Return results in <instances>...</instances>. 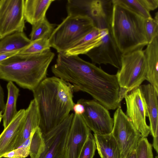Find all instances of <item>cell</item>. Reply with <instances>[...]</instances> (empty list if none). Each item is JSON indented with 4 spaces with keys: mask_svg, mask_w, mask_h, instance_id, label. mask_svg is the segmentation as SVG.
Masks as SVG:
<instances>
[{
    "mask_svg": "<svg viewBox=\"0 0 158 158\" xmlns=\"http://www.w3.org/2000/svg\"><path fill=\"white\" fill-rule=\"evenodd\" d=\"M32 92L40 114L39 127L44 135L62 122L72 110L73 91L67 83L53 76L46 77Z\"/></svg>",
    "mask_w": 158,
    "mask_h": 158,
    "instance_id": "obj_1",
    "label": "cell"
},
{
    "mask_svg": "<svg viewBox=\"0 0 158 158\" xmlns=\"http://www.w3.org/2000/svg\"><path fill=\"white\" fill-rule=\"evenodd\" d=\"M54 56L50 49L36 54L18 53L0 62V79L32 91L47 77Z\"/></svg>",
    "mask_w": 158,
    "mask_h": 158,
    "instance_id": "obj_2",
    "label": "cell"
},
{
    "mask_svg": "<svg viewBox=\"0 0 158 158\" xmlns=\"http://www.w3.org/2000/svg\"><path fill=\"white\" fill-rule=\"evenodd\" d=\"M112 2L110 28L120 52L122 54L143 49L148 44L145 19L116 0Z\"/></svg>",
    "mask_w": 158,
    "mask_h": 158,
    "instance_id": "obj_3",
    "label": "cell"
},
{
    "mask_svg": "<svg viewBox=\"0 0 158 158\" xmlns=\"http://www.w3.org/2000/svg\"><path fill=\"white\" fill-rule=\"evenodd\" d=\"M87 16L68 15L55 28L49 40L51 47L64 53L95 27Z\"/></svg>",
    "mask_w": 158,
    "mask_h": 158,
    "instance_id": "obj_4",
    "label": "cell"
},
{
    "mask_svg": "<svg viewBox=\"0 0 158 158\" xmlns=\"http://www.w3.org/2000/svg\"><path fill=\"white\" fill-rule=\"evenodd\" d=\"M146 59L143 49L122 54L121 67L116 74L121 92L126 95L146 80Z\"/></svg>",
    "mask_w": 158,
    "mask_h": 158,
    "instance_id": "obj_5",
    "label": "cell"
},
{
    "mask_svg": "<svg viewBox=\"0 0 158 158\" xmlns=\"http://www.w3.org/2000/svg\"><path fill=\"white\" fill-rule=\"evenodd\" d=\"M114 125L111 134L119 148L121 158H126L135 150L141 136L130 119L118 107L114 114Z\"/></svg>",
    "mask_w": 158,
    "mask_h": 158,
    "instance_id": "obj_6",
    "label": "cell"
},
{
    "mask_svg": "<svg viewBox=\"0 0 158 158\" xmlns=\"http://www.w3.org/2000/svg\"><path fill=\"white\" fill-rule=\"evenodd\" d=\"M24 0H0V40L25 28Z\"/></svg>",
    "mask_w": 158,
    "mask_h": 158,
    "instance_id": "obj_7",
    "label": "cell"
},
{
    "mask_svg": "<svg viewBox=\"0 0 158 158\" xmlns=\"http://www.w3.org/2000/svg\"><path fill=\"white\" fill-rule=\"evenodd\" d=\"M85 107L81 115L85 124L94 134L106 135L110 134L114 119L108 110L95 100L81 99L77 101Z\"/></svg>",
    "mask_w": 158,
    "mask_h": 158,
    "instance_id": "obj_8",
    "label": "cell"
},
{
    "mask_svg": "<svg viewBox=\"0 0 158 158\" xmlns=\"http://www.w3.org/2000/svg\"><path fill=\"white\" fill-rule=\"evenodd\" d=\"M74 114L43 135L45 148L40 158H64L66 141Z\"/></svg>",
    "mask_w": 158,
    "mask_h": 158,
    "instance_id": "obj_9",
    "label": "cell"
},
{
    "mask_svg": "<svg viewBox=\"0 0 158 158\" xmlns=\"http://www.w3.org/2000/svg\"><path fill=\"white\" fill-rule=\"evenodd\" d=\"M126 115L130 119L141 137H146L150 132L146 122L148 114L145 103L139 87L128 92L124 97Z\"/></svg>",
    "mask_w": 158,
    "mask_h": 158,
    "instance_id": "obj_10",
    "label": "cell"
},
{
    "mask_svg": "<svg viewBox=\"0 0 158 158\" xmlns=\"http://www.w3.org/2000/svg\"><path fill=\"white\" fill-rule=\"evenodd\" d=\"M86 55L94 64H108L118 69H120L122 54L114 39L110 25L108 31L102 39L101 44Z\"/></svg>",
    "mask_w": 158,
    "mask_h": 158,
    "instance_id": "obj_11",
    "label": "cell"
},
{
    "mask_svg": "<svg viewBox=\"0 0 158 158\" xmlns=\"http://www.w3.org/2000/svg\"><path fill=\"white\" fill-rule=\"evenodd\" d=\"M90 132L82 115L74 114L66 141L64 158H79Z\"/></svg>",
    "mask_w": 158,
    "mask_h": 158,
    "instance_id": "obj_12",
    "label": "cell"
},
{
    "mask_svg": "<svg viewBox=\"0 0 158 158\" xmlns=\"http://www.w3.org/2000/svg\"><path fill=\"white\" fill-rule=\"evenodd\" d=\"M25 114L24 109L18 111L13 119L0 134V158L15 149L23 127Z\"/></svg>",
    "mask_w": 158,
    "mask_h": 158,
    "instance_id": "obj_13",
    "label": "cell"
},
{
    "mask_svg": "<svg viewBox=\"0 0 158 158\" xmlns=\"http://www.w3.org/2000/svg\"><path fill=\"white\" fill-rule=\"evenodd\" d=\"M144 101L150 122V132L153 137L158 136V92L150 84L139 87Z\"/></svg>",
    "mask_w": 158,
    "mask_h": 158,
    "instance_id": "obj_14",
    "label": "cell"
},
{
    "mask_svg": "<svg viewBox=\"0 0 158 158\" xmlns=\"http://www.w3.org/2000/svg\"><path fill=\"white\" fill-rule=\"evenodd\" d=\"M147 46L143 50L147 64L146 80L158 92V36Z\"/></svg>",
    "mask_w": 158,
    "mask_h": 158,
    "instance_id": "obj_15",
    "label": "cell"
},
{
    "mask_svg": "<svg viewBox=\"0 0 158 158\" xmlns=\"http://www.w3.org/2000/svg\"><path fill=\"white\" fill-rule=\"evenodd\" d=\"M40 116L37 102L31 100L26 110L21 133L16 143L15 149L20 147L30 136L31 133L39 127Z\"/></svg>",
    "mask_w": 158,
    "mask_h": 158,
    "instance_id": "obj_16",
    "label": "cell"
},
{
    "mask_svg": "<svg viewBox=\"0 0 158 158\" xmlns=\"http://www.w3.org/2000/svg\"><path fill=\"white\" fill-rule=\"evenodd\" d=\"M54 0H24L25 20L32 25L46 17V12Z\"/></svg>",
    "mask_w": 158,
    "mask_h": 158,
    "instance_id": "obj_17",
    "label": "cell"
},
{
    "mask_svg": "<svg viewBox=\"0 0 158 158\" xmlns=\"http://www.w3.org/2000/svg\"><path fill=\"white\" fill-rule=\"evenodd\" d=\"M94 135L101 158H121L119 148L111 133L106 135L94 134Z\"/></svg>",
    "mask_w": 158,
    "mask_h": 158,
    "instance_id": "obj_18",
    "label": "cell"
},
{
    "mask_svg": "<svg viewBox=\"0 0 158 158\" xmlns=\"http://www.w3.org/2000/svg\"><path fill=\"white\" fill-rule=\"evenodd\" d=\"M31 42L23 32H16L0 40V53L20 51Z\"/></svg>",
    "mask_w": 158,
    "mask_h": 158,
    "instance_id": "obj_19",
    "label": "cell"
},
{
    "mask_svg": "<svg viewBox=\"0 0 158 158\" xmlns=\"http://www.w3.org/2000/svg\"><path fill=\"white\" fill-rule=\"evenodd\" d=\"M8 97L4 111L2 115L3 125L6 128L16 115V102L19 95V89L12 82L7 85Z\"/></svg>",
    "mask_w": 158,
    "mask_h": 158,
    "instance_id": "obj_20",
    "label": "cell"
},
{
    "mask_svg": "<svg viewBox=\"0 0 158 158\" xmlns=\"http://www.w3.org/2000/svg\"><path fill=\"white\" fill-rule=\"evenodd\" d=\"M55 25L50 23L46 17L32 25L30 35L33 41L43 38L49 39L55 29Z\"/></svg>",
    "mask_w": 158,
    "mask_h": 158,
    "instance_id": "obj_21",
    "label": "cell"
},
{
    "mask_svg": "<svg viewBox=\"0 0 158 158\" xmlns=\"http://www.w3.org/2000/svg\"><path fill=\"white\" fill-rule=\"evenodd\" d=\"M44 148V138L38 127L35 129L31 140L29 153L30 158H40Z\"/></svg>",
    "mask_w": 158,
    "mask_h": 158,
    "instance_id": "obj_22",
    "label": "cell"
},
{
    "mask_svg": "<svg viewBox=\"0 0 158 158\" xmlns=\"http://www.w3.org/2000/svg\"><path fill=\"white\" fill-rule=\"evenodd\" d=\"M51 47L49 39L43 38L31 41L27 46L19 53L27 55L38 54L50 50Z\"/></svg>",
    "mask_w": 158,
    "mask_h": 158,
    "instance_id": "obj_23",
    "label": "cell"
},
{
    "mask_svg": "<svg viewBox=\"0 0 158 158\" xmlns=\"http://www.w3.org/2000/svg\"><path fill=\"white\" fill-rule=\"evenodd\" d=\"M144 19L152 18L150 12L143 6L140 0H116Z\"/></svg>",
    "mask_w": 158,
    "mask_h": 158,
    "instance_id": "obj_24",
    "label": "cell"
},
{
    "mask_svg": "<svg viewBox=\"0 0 158 158\" xmlns=\"http://www.w3.org/2000/svg\"><path fill=\"white\" fill-rule=\"evenodd\" d=\"M144 29L148 44L158 36V12H157L154 18L145 19Z\"/></svg>",
    "mask_w": 158,
    "mask_h": 158,
    "instance_id": "obj_25",
    "label": "cell"
},
{
    "mask_svg": "<svg viewBox=\"0 0 158 158\" xmlns=\"http://www.w3.org/2000/svg\"><path fill=\"white\" fill-rule=\"evenodd\" d=\"M136 158H153L152 146L146 137H141L135 150Z\"/></svg>",
    "mask_w": 158,
    "mask_h": 158,
    "instance_id": "obj_26",
    "label": "cell"
},
{
    "mask_svg": "<svg viewBox=\"0 0 158 158\" xmlns=\"http://www.w3.org/2000/svg\"><path fill=\"white\" fill-rule=\"evenodd\" d=\"M96 149L95 140L90 132L83 147L79 158H93Z\"/></svg>",
    "mask_w": 158,
    "mask_h": 158,
    "instance_id": "obj_27",
    "label": "cell"
},
{
    "mask_svg": "<svg viewBox=\"0 0 158 158\" xmlns=\"http://www.w3.org/2000/svg\"><path fill=\"white\" fill-rule=\"evenodd\" d=\"M30 145L22 146L6 154L3 157L6 158H26L29 155Z\"/></svg>",
    "mask_w": 158,
    "mask_h": 158,
    "instance_id": "obj_28",
    "label": "cell"
},
{
    "mask_svg": "<svg viewBox=\"0 0 158 158\" xmlns=\"http://www.w3.org/2000/svg\"><path fill=\"white\" fill-rule=\"evenodd\" d=\"M144 7L149 11L154 10L158 6V0H140Z\"/></svg>",
    "mask_w": 158,
    "mask_h": 158,
    "instance_id": "obj_29",
    "label": "cell"
},
{
    "mask_svg": "<svg viewBox=\"0 0 158 158\" xmlns=\"http://www.w3.org/2000/svg\"><path fill=\"white\" fill-rule=\"evenodd\" d=\"M72 110L73 111L75 114L82 115L85 112V107L81 103L77 102L76 103H74Z\"/></svg>",
    "mask_w": 158,
    "mask_h": 158,
    "instance_id": "obj_30",
    "label": "cell"
},
{
    "mask_svg": "<svg viewBox=\"0 0 158 158\" xmlns=\"http://www.w3.org/2000/svg\"><path fill=\"white\" fill-rule=\"evenodd\" d=\"M6 104L4 101V94L3 89L0 84V113L4 112Z\"/></svg>",
    "mask_w": 158,
    "mask_h": 158,
    "instance_id": "obj_31",
    "label": "cell"
},
{
    "mask_svg": "<svg viewBox=\"0 0 158 158\" xmlns=\"http://www.w3.org/2000/svg\"><path fill=\"white\" fill-rule=\"evenodd\" d=\"M20 52L17 51L12 52L0 53V62L19 53Z\"/></svg>",
    "mask_w": 158,
    "mask_h": 158,
    "instance_id": "obj_32",
    "label": "cell"
},
{
    "mask_svg": "<svg viewBox=\"0 0 158 158\" xmlns=\"http://www.w3.org/2000/svg\"><path fill=\"white\" fill-rule=\"evenodd\" d=\"M158 136L153 137V143L152 145L157 153H158Z\"/></svg>",
    "mask_w": 158,
    "mask_h": 158,
    "instance_id": "obj_33",
    "label": "cell"
},
{
    "mask_svg": "<svg viewBox=\"0 0 158 158\" xmlns=\"http://www.w3.org/2000/svg\"><path fill=\"white\" fill-rule=\"evenodd\" d=\"M126 158H136L135 150L131 152L127 156Z\"/></svg>",
    "mask_w": 158,
    "mask_h": 158,
    "instance_id": "obj_34",
    "label": "cell"
},
{
    "mask_svg": "<svg viewBox=\"0 0 158 158\" xmlns=\"http://www.w3.org/2000/svg\"><path fill=\"white\" fill-rule=\"evenodd\" d=\"M155 158H158V156H156L155 157Z\"/></svg>",
    "mask_w": 158,
    "mask_h": 158,
    "instance_id": "obj_35",
    "label": "cell"
}]
</instances>
